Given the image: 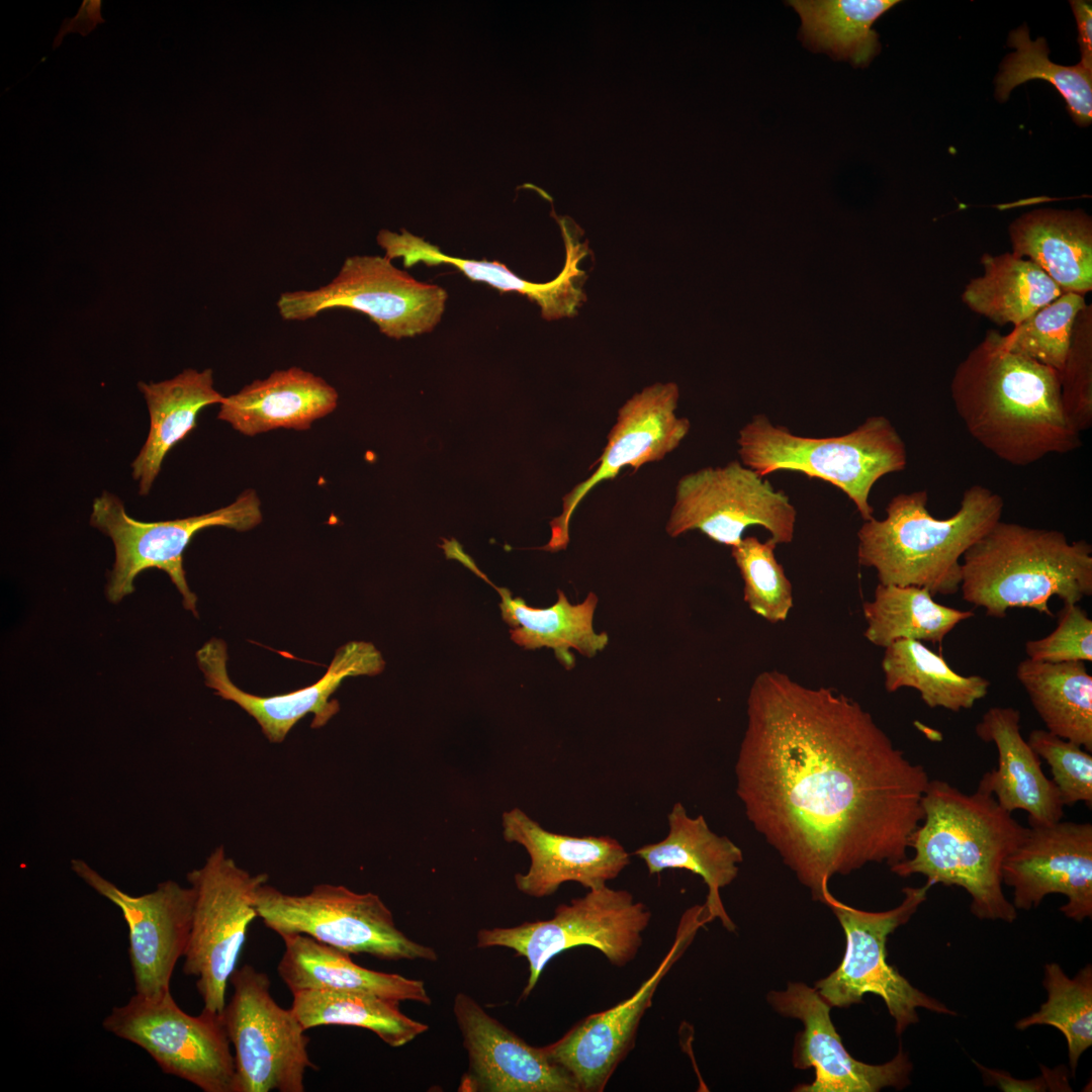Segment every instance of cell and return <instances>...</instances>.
<instances>
[{"instance_id":"obj_19","label":"cell","mask_w":1092,"mask_h":1092,"mask_svg":"<svg viewBox=\"0 0 1092 1092\" xmlns=\"http://www.w3.org/2000/svg\"><path fill=\"white\" fill-rule=\"evenodd\" d=\"M678 397L675 383H655L634 394L619 408L596 469L563 496L562 513L551 520V537L542 550L566 549L570 519L596 485L616 478L624 467L637 470L644 464L660 461L680 444L691 424L687 418L675 415Z\"/></svg>"},{"instance_id":"obj_18","label":"cell","mask_w":1092,"mask_h":1092,"mask_svg":"<svg viewBox=\"0 0 1092 1092\" xmlns=\"http://www.w3.org/2000/svg\"><path fill=\"white\" fill-rule=\"evenodd\" d=\"M196 658L205 685L216 696L236 703L252 716L272 743L282 742L307 714H313L312 728L326 725L340 710L338 701L331 697L343 679L361 674L375 675L385 665L381 653L372 643L350 641L337 649L326 673L313 685L287 694L261 697L241 690L230 678L223 640L210 639L198 649Z\"/></svg>"},{"instance_id":"obj_9","label":"cell","mask_w":1092,"mask_h":1092,"mask_svg":"<svg viewBox=\"0 0 1092 1092\" xmlns=\"http://www.w3.org/2000/svg\"><path fill=\"white\" fill-rule=\"evenodd\" d=\"M931 887L928 882L921 887H905L902 902L893 909L880 912L856 909L832 894L827 897L825 904L838 919L846 938L840 965L817 981L814 987L831 1007L847 1008L861 1002L866 994L877 995L895 1020L898 1035L919 1021L918 1008L957 1015L942 1002L913 987L887 962L889 934L910 920L926 901Z\"/></svg>"},{"instance_id":"obj_38","label":"cell","mask_w":1092,"mask_h":1092,"mask_svg":"<svg viewBox=\"0 0 1092 1092\" xmlns=\"http://www.w3.org/2000/svg\"><path fill=\"white\" fill-rule=\"evenodd\" d=\"M1008 47L1015 52L1007 55L995 79L996 98L1003 102L1017 86L1033 79L1051 83L1065 99L1073 120L1080 126L1092 121V71L1079 63L1063 66L1049 59L1043 37L1031 40L1026 25L1010 31Z\"/></svg>"},{"instance_id":"obj_22","label":"cell","mask_w":1092,"mask_h":1092,"mask_svg":"<svg viewBox=\"0 0 1092 1092\" xmlns=\"http://www.w3.org/2000/svg\"><path fill=\"white\" fill-rule=\"evenodd\" d=\"M453 1013L468 1056L461 1088L482 1092H580L573 1077L543 1046H532L459 992Z\"/></svg>"},{"instance_id":"obj_16","label":"cell","mask_w":1092,"mask_h":1092,"mask_svg":"<svg viewBox=\"0 0 1092 1092\" xmlns=\"http://www.w3.org/2000/svg\"><path fill=\"white\" fill-rule=\"evenodd\" d=\"M710 922L704 906L685 911L672 945L653 974L628 999L589 1014L562 1037L543 1046L548 1057L575 1080L580 1092H602L634 1046L640 1021L661 980L680 959L698 929Z\"/></svg>"},{"instance_id":"obj_6","label":"cell","mask_w":1092,"mask_h":1092,"mask_svg":"<svg viewBox=\"0 0 1092 1092\" xmlns=\"http://www.w3.org/2000/svg\"><path fill=\"white\" fill-rule=\"evenodd\" d=\"M737 443L743 465L759 476L791 470L828 481L847 494L863 521L874 518L869 502L874 484L907 464L904 441L882 416L842 436L809 438L758 415L741 428Z\"/></svg>"},{"instance_id":"obj_32","label":"cell","mask_w":1092,"mask_h":1092,"mask_svg":"<svg viewBox=\"0 0 1092 1092\" xmlns=\"http://www.w3.org/2000/svg\"><path fill=\"white\" fill-rule=\"evenodd\" d=\"M984 274L966 285L963 302L998 326L1019 325L1063 290L1038 266L1011 252L983 254Z\"/></svg>"},{"instance_id":"obj_3","label":"cell","mask_w":1092,"mask_h":1092,"mask_svg":"<svg viewBox=\"0 0 1092 1092\" xmlns=\"http://www.w3.org/2000/svg\"><path fill=\"white\" fill-rule=\"evenodd\" d=\"M923 819L909 840L914 850L892 867L906 878L923 875L931 886H957L971 896L979 919L1012 923L1017 910L1004 895L1002 866L1027 835L993 795L967 794L942 780H930L922 798Z\"/></svg>"},{"instance_id":"obj_39","label":"cell","mask_w":1092,"mask_h":1092,"mask_svg":"<svg viewBox=\"0 0 1092 1092\" xmlns=\"http://www.w3.org/2000/svg\"><path fill=\"white\" fill-rule=\"evenodd\" d=\"M1043 987L1048 998L1039 1009L1015 1023L1024 1030L1033 1025H1050L1065 1036L1068 1044L1071 1076L1078 1061L1092 1045V967L1086 965L1069 978L1057 963L1044 966Z\"/></svg>"},{"instance_id":"obj_42","label":"cell","mask_w":1092,"mask_h":1092,"mask_svg":"<svg viewBox=\"0 0 1092 1092\" xmlns=\"http://www.w3.org/2000/svg\"><path fill=\"white\" fill-rule=\"evenodd\" d=\"M1060 395L1066 417L1082 434L1092 426V305L1078 313L1070 347L1059 371Z\"/></svg>"},{"instance_id":"obj_36","label":"cell","mask_w":1092,"mask_h":1092,"mask_svg":"<svg viewBox=\"0 0 1092 1092\" xmlns=\"http://www.w3.org/2000/svg\"><path fill=\"white\" fill-rule=\"evenodd\" d=\"M882 669L887 692L911 688L929 708L956 713L973 708L990 687L986 677L958 673L941 655L916 640H898L886 647Z\"/></svg>"},{"instance_id":"obj_31","label":"cell","mask_w":1092,"mask_h":1092,"mask_svg":"<svg viewBox=\"0 0 1092 1092\" xmlns=\"http://www.w3.org/2000/svg\"><path fill=\"white\" fill-rule=\"evenodd\" d=\"M139 388L148 405L150 429L131 468L140 494L147 495L165 456L195 428L200 411L220 404L224 396L213 386L211 369H186L161 382H140Z\"/></svg>"},{"instance_id":"obj_2","label":"cell","mask_w":1092,"mask_h":1092,"mask_svg":"<svg viewBox=\"0 0 1092 1092\" xmlns=\"http://www.w3.org/2000/svg\"><path fill=\"white\" fill-rule=\"evenodd\" d=\"M950 396L968 433L1011 465L1082 445L1062 405L1059 372L1009 351L996 331H988L958 365Z\"/></svg>"},{"instance_id":"obj_27","label":"cell","mask_w":1092,"mask_h":1092,"mask_svg":"<svg viewBox=\"0 0 1092 1092\" xmlns=\"http://www.w3.org/2000/svg\"><path fill=\"white\" fill-rule=\"evenodd\" d=\"M667 823L668 832L662 840L645 844L633 854L645 863L649 875L686 870L700 876L708 888L703 905L709 919H719L727 930L734 931L736 926L720 891L736 879L742 850L727 836L712 831L704 816H691L680 802L671 807Z\"/></svg>"},{"instance_id":"obj_15","label":"cell","mask_w":1092,"mask_h":1092,"mask_svg":"<svg viewBox=\"0 0 1092 1092\" xmlns=\"http://www.w3.org/2000/svg\"><path fill=\"white\" fill-rule=\"evenodd\" d=\"M796 520L797 511L786 493L751 468L731 461L678 480L665 531L674 538L700 530L713 541L733 547L748 527L760 526L778 545L792 542Z\"/></svg>"},{"instance_id":"obj_45","label":"cell","mask_w":1092,"mask_h":1092,"mask_svg":"<svg viewBox=\"0 0 1092 1092\" xmlns=\"http://www.w3.org/2000/svg\"><path fill=\"white\" fill-rule=\"evenodd\" d=\"M980 1071L983 1081L988 1086H996L1004 1092H1043L1072 1091L1068 1082V1070L1065 1066L1049 1069L1039 1065L1041 1075L1033 1079H1015L1008 1072L990 1069L973 1060Z\"/></svg>"},{"instance_id":"obj_43","label":"cell","mask_w":1092,"mask_h":1092,"mask_svg":"<svg viewBox=\"0 0 1092 1092\" xmlns=\"http://www.w3.org/2000/svg\"><path fill=\"white\" fill-rule=\"evenodd\" d=\"M1029 746L1051 767L1064 806H1092V755L1082 746L1043 729L1032 730Z\"/></svg>"},{"instance_id":"obj_11","label":"cell","mask_w":1092,"mask_h":1092,"mask_svg":"<svg viewBox=\"0 0 1092 1092\" xmlns=\"http://www.w3.org/2000/svg\"><path fill=\"white\" fill-rule=\"evenodd\" d=\"M186 878L195 900L183 972L196 978L203 1009L222 1014L226 985L237 969L249 925L258 917L256 893L267 884L268 875H252L218 845Z\"/></svg>"},{"instance_id":"obj_20","label":"cell","mask_w":1092,"mask_h":1092,"mask_svg":"<svg viewBox=\"0 0 1092 1092\" xmlns=\"http://www.w3.org/2000/svg\"><path fill=\"white\" fill-rule=\"evenodd\" d=\"M770 1006L781 1015L799 1019L803 1030L797 1035L793 1064L798 1069L814 1068L810 1084L797 1092H878L886 1087L903 1089L910 1084L912 1063L902 1046L882 1065L855 1060L843 1045L830 1017L831 1006L815 988L789 983L784 991L767 994Z\"/></svg>"},{"instance_id":"obj_26","label":"cell","mask_w":1092,"mask_h":1092,"mask_svg":"<svg viewBox=\"0 0 1092 1092\" xmlns=\"http://www.w3.org/2000/svg\"><path fill=\"white\" fill-rule=\"evenodd\" d=\"M338 398L337 390L321 376L290 367L224 396L217 418L246 436L276 429L303 431L331 414Z\"/></svg>"},{"instance_id":"obj_44","label":"cell","mask_w":1092,"mask_h":1092,"mask_svg":"<svg viewBox=\"0 0 1092 1092\" xmlns=\"http://www.w3.org/2000/svg\"><path fill=\"white\" fill-rule=\"evenodd\" d=\"M1027 658L1042 662L1092 661V620L1079 604L1058 613V625L1048 636L1025 643Z\"/></svg>"},{"instance_id":"obj_24","label":"cell","mask_w":1092,"mask_h":1092,"mask_svg":"<svg viewBox=\"0 0 1092 1092\" xmlns=\"http://www.w3.org/2000/svg\"><path fill=\"white\" fill-rule=\"evenodd\" d=\"M565 246V262L558 276L546 283L523 279L505 264L456 258L444 254L437 246L402 230L401 233L380 231L377 243L389 260L400 258L405 268L423 263L427 266H454L473 281L487 283L502 292L515 291L537 303L546 321L574 316L585 301L582 289L586 279L579 263L590 253L587 242H580L579 228L568 217L558 219Z\"/></svg>"},{"instance_id":"obj_7","label":"cell","mask_w":1092,"mask_h":1092,"mask_svg":"<svg viewBox=\"0 0 1092 1092\" xmlns=\"http://www.w3.org/2000/svg\"><path fill=\"white\" fill-rule=\"evenodd\" d=\"M258 917L280 937L304 934L350 954L384 961L436 962L437 951L399 930L381 898L343 885L317 884L303 895L264 884L255 899Z\"/></svg>"},{"instance_id":"obj_30","label":"cell","mask_w":1092,"mask_h":1092,"mask_svg":"<svg viewBox=\"0 0 1092 1092\" xmlns=\"http://www.w3.org/2000/svg\"><path fill=\"white\" fill-rule=\"evenodd\" d=\"M284 952L278 975L291 993L309 989L360 992L397 1001L431 1004L425 984L399 974L357 965L351 954L304 934L281 937Z\"/></svg>"},{"instance_id":"obj_5","label":"cell","mask_w":1092,"mask_h":1092,"mask_svg":"<svg viewBox=\"0 0 1092 1092\" xmlns=\"http://www.w3.org/2000/svg\"><path fill=\"white\" fill-rule=\"evenodd\" d=\"M960 589L989 617L1014 608L1053 617V597L1068 605L1092 595V546L1057 530L999 521L964 554Z\"/></svg>"},{"instance_id":"obj_4","label":"cell","mask_w":1092,"mask_h":1092,"mask_svg":"<svg viewBox=\"0 0 1092 1092\" xmlns=\"http://www.w3.org/2000/svg\"><path fill=\"white\" fill-rule=\"evenodd\" d=\"M927 503L926 490L899 493L889 502L884 520L864 521L857 532V561L874 568L880 583L953 595L960 589L964 554L1001 521L1004 500L973 484L946 519L933 517Z\"/></svg>"},{"instance_id":"obj_12","label":"cell","mask_w":1092,"mask_h":1092,"mask_svg":"<svg viewBox=\"0 0 1092 1092\" xmlns=\"http://www.w3.org/2000/svg\"><path fill=\"white\" fill-rule=\"evenodd\" d=\"M447 292L416 280L385 256L355 255L345 259L326 285L280 294L279 315L305 322L333 308L362 312L388 338L402 339L431 332L445 311Z\"/></svg>"},{"instance_id":"obj_37","label":"cell","mask_w":1092,"mask_h":1092,"mask_svg":"<svg viewBox=\"0 0 1092 1092\" xmlns=\"http://www.w3.org/2000/svg\"><path fill=\"white\" fill-rule=\"evenodd\" d=\"M291 1008L305 1030L343 1025L368 1029L391 1048L403 1046L429 1026L399 1009V1001L374 994L325 989L292 993Z\"/></svg>"},{"instance_id":"obj_34","label":"cell","mask_w":1092,"mask_h":1092,"mask_svg":"<svg viewBox=\"0 0 1092 1092\" xmlns=\"http://www.w3.org/2000/svg\"><path fill=\"white\" fill-rule=\"evenodd\" d=\"M898 0H792L801 17L800 37L808 49L866 67L879 53L875 21Z\"/></svg>"},{"instance_id":"obj_47","label":"cell","mask_w":1092,"mask_h":1092,"mask_svg":"<svg viewBox=\"0 0 1092 1092\" xmlns=\"http://www.w3.org/2000/svg\"><path fill=\"white\" fill-rule=\"evenodd\" d=\"M1078 27V42L1081 53L1079 64L1092 71V5L1091 1L1073 0L1070 2Z\"/></svg>"},{"instance_id":"obj_14","label":"cell","mask_w":1092,"mask_h":1092,"mask_svg":"<svg viewBox=\"0 0 1092 1092\" xmlns=\"http://www.w3.org/2000/svg\"><path fill=\"white\" fill-rule=\"evenodd\" d=\"M103 1027L145 1050L162 1071L204 1092H235L236 1062L221 1014L183 1011L171 992L158 997L134 994L112 1008Z\"/></svg>"},{"instance_id":"obj_21","label":"cell","mask_w":1092,"mask_h":1092,"mask_svg":"<svg viewBox=\"0 0 1092 1092\" xmlns=\"http://www.w3.org/2000/svg\"><path fill=\"white\" fill-rule=\"evenodd\" d=\"M1003 884L1012 888L1016 910L1037 907L1051 894L1067 897L1060 911L1082 922L1092 917V825L1058 821L1028 827L1024 840L1004 860Z\"/></svg>"},{"instance_id":"obj_1","label":"cell","mask_w":1092,"mask_h":1092,"mask_svg":"<svg viewBox=\"0 0 1092 1092\" xmlns=\"http://www.w3.org/2000/svg\"><path fill=\"white\" fill-rule=\"evenodd\" d=\"M746 715L737 797L813 900L825 904L834 875L908 857L930 780L857 702L766 670Z\"/></svg>"},{"instance_id":"obj_41","label":"cell","mask_w":1092,"mask_h":1092,"mask_svg":"<svg viewBox=\"0 0 1092 1092\" xmlns=\"http://www.w3.org/2000/svg\"><path fill=\"white\" fill-rule=\"evenodd\" d=\"M777 544L754 536L731 547L743 579V599L749 609L770 623L784 622L793 608V587L775 556Z\"/></svg>"},{"instance_id":"obj_23","label":"cell","mask_w":1092,"mask_h":1092,"mask_svg":"<svg viewBox=\"0 0 1092 1092\" xmlns=\"http://www.w3.org/2000/svg\"><path fill=\"white\" fill-rule=\"evenodd\" d=\"M502 823L505 839L522 845L530 856L528 871L515 876L517 889L530 897L553 895L567 882L588 890L605 887L631 862L630 853L611 836L554 833L519 808L506 811Z\"/></svg>"},{"instance_id":"obj_17","label":"cell","mask_w":1092,"mask_h":1092,"mask_svg":"<svg viewBox=\"0 0 1092 1092\" xmlns=\"http://www.w3.org/2000/svg\"><path fill=\"white\" fill-rule=\"evenodd\" d=\"M72 871L99 895L116 905L128 928V954L135 994L158 997L170 991L173 971L188 944L195 893L175 881L150 893L131 896L82 859Z\"/></svg>"},{"instance_id":"obj_8","label":"cell","mask_w":1092,"mask_h":1092,"mask_svg":"<svg viewBox=\"0 0 1092 1092\" xmlns=\"http://www.w3.org/2000/svg\"><path fill=\"white\" fill-rule=\"evenodd\" d=\"M650 920L649 908L632 893L605 886L560 904L548 920L482 928L476 934V946L507 947L528 961L529 977L522 993L527 998L547 964L575 946H593L613 966L625 967L642 946V933Z\"/></svg>"},{"instance_id":"obj_28","label":"cell","mask_w":1092,"mask_h":1092,"mask_svg":"<svg viewBox=\"0 0 1092 1092\" xmlns=\"http://www.w3.org/2000/svg\"><path fill=\"white\" fill-rule=\"evenodd\" d=\"M456 560L490 584L500 596L499 609L503 620L511 627V639L528 650L551 648L561 665L570 670L575 657L569 649L585 657H594L609 644L606 632L597 633L594 616L599 599L589 592L583 602L572 605L561 589H557L554 605L539 609L530 607L522 598H513L509 589L498 587L477 567L464 551Z\"/></svg>"},{"instance_id":"obj_25","label":"cell","mask_w":1092,"mask_h":1092,"mask_svg":"<svg viewBox=\"0 0 1092 1092\" xmlns=\"http://www.w3.org/2000/svg\"><path fill=\"white\" fill-rule=\"evenodd\" d=\"M977 736L992 742L997 767L986 771L981 789L994 796L1007 812L1025 811L1029 827L1048 825L1064 817V805L1055 783L1045 777L1039 756L1020 733V712L1012 707H991L975 727Z\"/></svg>"},{"instance_id":"obj_33","label":"cell","mask_w":1092,"mask_h":1092,"mask_svg":"<svg viewBox=\"0 0 1092 1092\" xmlns=\"http://www.w3.org/2000/svg\"><path fill=\"white\" fill-rule=\"evenodd\" d=\"M1016 677L1046 730L1092 751V676L1084 661L1026 658Z\"/></svg>"},{"instance_id":"obj_40","label":"cell","mask_w":1092,"mask_h":1092,"mask_svg":"<svg viewBox=\"0 0 1092 1092\" xmlns=\"http://www.w3.org/2000/svg\"><path fill=\"white\" fill-rule=\"evenodd\" d=\"M1086 304L1084 295L1063 292L1008 334L999 333V340L1009 351L1059 372L1070 347L1075 320Z\"/></svg>"},{"instance_id":"obj_29","label":"cell","mask_w":1092,"mask_h":1092,"mask_svg":"<svg viewBox=\"0 0 1092 1092\" xmlns=\"http://www.w3.org/2000/svg\"><path fill=\"white\" fill-rule=\"evenodd\" d=\"M1012 254L1038 266L1063 292L1092 290V219L1082 209L1040 208L1008 228Z\"/></svg>"},{"instance_id":"obj_13","label":"cell","mask_w":1092,"mask_h":1092,"mask_svg":"<svg viewBox=\"0 0 1092 1092\" xmlns=\"http://www.w3.org/2000/svg\"><path fill=\"white\" fill-rule=\"evenodd\" d=\"M233 996L221 1014L235 1049V1092H303L307 1069H314L309 1037L290 1009L277 1004L266 973L251 965L230 978Z\"/></svg>"},{"instance_id":"obj_10","label":"cell","mask_w":1092,"mask_h":1092,"mask_svg":"<svg viewBox=\"0 0 1092 1092\" xmlns=\"http://www.w3.org/2000/svg\"><path fill=\"white\" fill-rule=\"evenodd\" d=\"M261 503L253 489L243 491L234 503L210 513L159 522L129 517L115 494L104 491L93 502L90 524L107 535L114 545L115 561L108 573L107 599L119 603L134 592V579L144 570L166 572L182 596L183 607L198 616L196 595L189 588L183 554L199 531L225 527L248 531L262 522Z\"/></svg>"},{"instance_id":"obj_35","label":"cell","mask_w":1092,"mask_h":1092,"mask_svg":"<svg viewBox=\"0 0 1092 1092\" xmlns=\"http://www.w3.org/2000/svg\"><path fill=\"white\" fill-rule=\"evenodd\" d=\"M920 586L878 583L874 599L862 605L864 637L886 648L898 640L941 643L957 625L974 616L935 602Z\"/></svg>"},{"instance_id":"obj_46","label":"cell","mask_w":1092,"mask_h":1092,"mask_svg":"<svg viewBox=\"0 0 1092 1092\" xmlns=\"http://www.w3.org/2000/svg\"><path fill=\"white\" fill-rule=\"evenodd\" d=\"M100 0H84L73 18H66L53 41V49L58 48L69 32H79L86 36L98 23H103Z\"/></svg>"}]
</instances>
